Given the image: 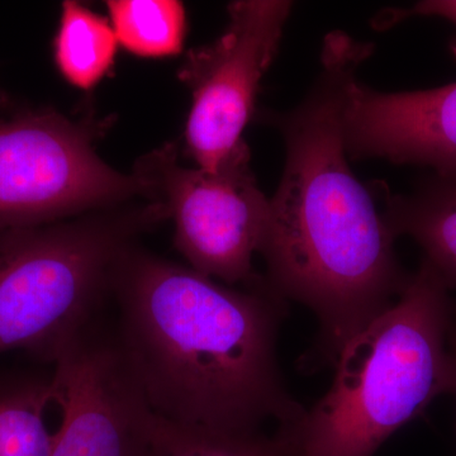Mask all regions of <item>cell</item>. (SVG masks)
Listing matches in <instances>:
<instances>
[{
  "label": "cell",
  "mask_w": 456,
  "mask_h": 456,
  "mask_svg": "<svg viewBox=\"0 0 456 456\" xmlns=\"http://www.w3.org/2000/svg\"><path fill=\"white\" fill-rule=\"evenodd\" d=\"M374 45L347 33L326 36L321 69L298 106L268 118L285 143L283 176L270 200L260 254L269 287L302 303L320 322L303 370L335 367L356 335L389 310L411 274L373 194L350 169L344 113L351 84Z\"/></svg>",
  "instance_id": "obj_1"
},
{
  "label": "cell",
  "mask_w": 456,
  "mask_h": 456,
  "mask_svg": "<svg viewBox=\"0 0 456 456\" xmlns=\"http://www.w3.org/2000/svg\"><path fill=\"white\" fill-rule=\"evenodd\" d=\"M110 294L119 340L155 415L224 434L305 415L278 364L287 301L269 284L233 289L134 245L114 268Z\"/></svg>",
  "instance_id": "obj_2"
},
{
  "label": "cell",
  "mask_w": 456,
  "mask_h": 456,
  "mask_svg": "<svg viewBox=\"0 0 456 456\" xmlns=\"http://www.w3.org/2000/svg\"><path fill=\"white\" fill-rule=\"evenodd\" d=\"M454 303L422 260L392 307L342 350L329 392L298 421L279 426L297 456H374L435 398L452 393Z\"/></svg>",
  "instance_id": "obj_3"
},
{
  "label": "cell",
  "mask_w": 456,
  "mask_h": 456,
  "mask_svg": "<svg viewBox=\"0 0 456 456\" xmlns=\"http://www.w3.org/2000/svg\"><path fill=\"white\" fill-rule=\"evenodd\" d=\"M167 218L161 204L150 202L0 227V354L23 349L53 362L95 317L122 255Z\"/></svg>",
  "instance_id": "obj_4"
},
{
  "label": "cell",
  "mask_w": 456,
  "mask_h": 456,
  "mask_svg": "<svg viewBox=\"0 0 456 456\" xmlns=\"http://www.w3.org/2000/svg\"><path fill=\"white\" fill-rule=\"evenodd\" d=\"M242 140L215 171L180 167L174 146L141 159L134 171L146 198L164 206L175 224L174 244L191 269L226 285L257 289L268 284L253 272L270 218V200L251 169Z\"/></svg>",
  "instance_id": "obj_5"
},
{
  "label": "cell",
  "mask_w": 456,
  "mask_h": 456,
  "mask_svg": "<svg viewBox=\"0 0 456 456\" xmlns=\"http://www.w3.org/2000/svg\"><path fill=\"white\" fill-rule=\"evenodd\" d=\"M146 183L104 163L88 126L53 110L0 122V227L37 226L146 198Z\"/></svg>",
  "instance_id": "obj_6"
},
{
  "label": "cell",
  "mask_w": 456,
  "mask_h": 456,
  "mask_svg": "<svg viewBox=\"0 0 456 456\" xmlns=\"http://www.w3.org/2000/svg\"><path fill=\"white\" fill-rule=\"evenodd\" d=\"M293 3L237 0L211 45L191 50L179 79L191 90L185 142L197 167L217 170L242 140L264 75L274 61Z\"/></svg>",
  "instance_id": "obj_7"
},
{
  "label": "cell",
  "mask_w": 456,
  "mask_h": 456,
  "mask_svg": "<svg viewBox=\"0 0 456 456\" xmlns=\"http://www.w3.org/2000/svg\"><path fill=\"white\" fill-rule=\"evenodd\" d=\"M53 364L61 422L51 456H142L156 415L117 329L106 331L93 318Z\"/></svg>",
  "instance_id": "obj_8"
},
{
  "label": "cell",
  "mask_w": 456,
  "mask_h": 456,
  "mask_svg": "<svg viewBox=\"0 0 456 456\" xmlns=\"http://www.w3.org/2000/svg\"><path fill=\"white\" fill-rule=\"evenodd\" d=\"M349 158H377L456 167V82L413 92L382 93L351 84L344 113Z\"/></svg>",
  "instance_id": "obj_9"
},
{
  "label": "cell",
  "mask_w": 456,
  "mask_h": 456,
  "mask_svg": "<svg viewBox=\"0 0 456 456\" xmlns=\"http://www.w3.org/2000/svg\"><path fill=\"white\" fill-rule=\"evenodd\" d=\"M395 237L421 246L424 260L450 290L456 288V167L432 171L406 196H384L382 211Z\"/></svg>",
  "instance_id": "obj_10"
},
{
  "label": "cell",
  "mask_w": 456,
  "mask_h": 456,
  "mask_svg": "<svg viewBox=\"0 0 456 456\" xmlns=\"http://www.w3.org/2000/svg\"><path fill=\"white\" fill-rule=\"evenodd\" d=\"M118 40L110 20L75 0L61 5L53 40V59L66 82L92 90L110 74Z\"/></svg>",
  "instance_id": "obj_11"
},
{
  "label": "cell",
  "mask_w": 456,
  "mask_h": 456,
  "mask_svg": "<svg viewBox=\"0 0 456 456\" xmlns=\"http://www.w3.org/2000/svg\"><path fill=\"white\" fill-rule=\"evenodd\" d=\"M53 403V374L0 377V456H51L46 411Z\"/></svg>",
  "instance_id": "obj_12"
},
{
  "label": "cell",
  "mask_w": 456,
  "mask_h": 456,
  "mask_svg": "<svg viewBox=\"0 0 456 456\" xmlns=\"http://www.w3.org/2000/svg\"><path fill=\"white\" fill-rule=\"evenodd\" d=\"M110 22L128 53L164 59L182 53L187 33L184 5L175 0H110Z\"/></svg>",
  "instance_id": "obj_13"
},
{
  "label": "cell",
  "mask_w": 456,
  "mask_h": 456,
  "mask_svg": "<svg viewBox=\"0 0 456 456\" xmlns=\"http://www.w3.org/2000/svg\"><path fill=\"white\" fill-rule=\"evenodd\" d=\"M142 456H297L287 436L224 434L171 424L155 416Z\"/></svg>",
  "instance_id": "obj_14"
},
{
  "label": "cell",
  "mask_w": 456,
  "mask_h": 456,
  "mask_svg": "<svg viewBox=\"0 0 456 456\" xmlns=\"http://www.w3.org/2000/svg\"><path fill=\"white\" fill-rule=\"evenodd\" d=\"M415 16L443 18L456 27V0H424L411 8L384 9L374 18L373 26L377 29H387ZM450 51L456 60V36L450 42Z\"/></svg>",
  "instance_id": "obj_15"
},
{
  "label": "cell",
  "mask_w": 456,
  "mask_h": 456,
  "mask_svg": "<svg viewBox=\"0 0 456 456\" xmlns=\"http://www.w3.org/2000/svg\"><path fill=\"white\" fill-rule=\"evenodd\" d=\"M448 350L452 370V392L456 395V301L452 305L448 330Z\"/></svg>",
  "instance_id": "obj_16"
},
{
  "label": "cell",
  "mask_w": 456,
  "mask_h": 456,
  "mask_svg": "<svg viewBox=\"0 0 456 456\" xmlns=\"http://www.w3.org/2000/svg\"><path fill=\"white\" fill-rule=\"evenodd\" d=\"M3 102H4V97H3L2 93H0V104H2Z\"/></svg>",
  "instance_id": "obj_17"
}]
</instances>
